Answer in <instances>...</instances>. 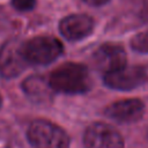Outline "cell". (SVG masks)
<instances>
[{
	"mask_svg": "<svg viewBox=\"0 0 148 148\" xmlns=\"http://www.w3.org/2000/svg\"><path fill=\"white\" fill-rule=\"evenodd\" d=\"M49 82L54 91L69 95L87 92L92 84L88 68L75 62H66L53 69Z\"/></svg>",
	"mask_w": 148,
	"mask_h": 148,
	"instance_id": "obj_1",
	"label": "cell"
},
{
	"mask_svg": "<svg viewBox=\"0 0 148 148\" xmlns=\"http://www.w3.org/2000/svg\"><path fill=\"white\" fill-rule=\"evenodd\" d=\"M140 17H141L143 21L148 22V0L142 5V8H141V10H140Z\"/></svg>",
	"mask_w": 148,
	"mask_h": 148,
	"instance_id": "obj_13",
	"label": "cell"
},
{
	"mask_svg": "<svg viewBox=\"0 0 148 148\" xmlns=\"http://www.w3.org/2000/svg\"><path fill=\"white\" fill-rule=\"evenodd\" d=\"M87 3L91 5V6H101V5H104L106 2H109L110 0H84Z\"/></svg>",
	"mask_w": 148,
	"mask_h": 148,
	"instance_id": "obj_14",
	"label": "cell"
},
{
	"mask_svg": "<svg viewBox=\"0 0 148 148\" xmlns=\"http://www.w3.org/2000/svg\"><path fill=\"white\" fill-rule=\"evenodd\" d=\"M23 53L28 64L47 65L62 53V44L50 36H37L23 43Z\"/></svg>",
	"mask_w": 148,
	"mask_h": 148,
	"instance_id": "obj_3",
	"label": "cell"
},
{
	"mask_svg": "<svg viewBox=\"0 0 148 148\" xmlns=\"http://www.w3.org/2000/svg\"><path fill=\"white\" fill-rule=\"evenodd\" d=\"M131 46L136 52L148 53V30L135 35L131 39Z\"/></svg>",
	"mask_w": 148,
	"mask_h": 148,
	"instance_id": "obj_11",
	"label": "cell"
},
{
	"mask_svg": "<svg viewBox=\"0 0 148 148\" xmlns=\"http://www.w3.org/2000/svg\"><path fill=\"white\" fill-rule=\"evenodd\" d=\"M94 21L86 14H73L64 17L59 23V31L68 40H80L91 34Z\"/></svg>",
	"mask_w": 148,
	"mask_h": 148,
	"instance_id": "obj_9",
	"label": "cell"
},
{
	"mask_svg": "<svg viewBox=\"0 0 148 148\" xmlns=\"http://www.w3.org/2000/svg\"><path fill=\"white\" fill-rule=\"evenodd\" d=\"M12 5L17 10L28 12L34 9L36 6V0H12Z\"/></svg>",
	"mask_w": 148,
	"mask_h": 148,
	"instance_id": "obj_12",
	"label": "cell"
},
{
	"mask_svg": "<svg viewBox=\"0 0 148 148\" xmlns=\"http://www.w3.org/2000/svg\"><path fill=\"white\" fill-rule=\"evenodd\" d=\"M86 148H124V140L119 132L104 123H94L84 132Z\"/></svg>",
	"mask_w": 148,
	"mask_h": 148,
	"instance_id": "obj_6",
	"label": "cell"
},
{
	"mask_svg": "<svg viewBox=\"0 0 148 148\" xmlns=\"http://www.w3.org/2000/svg\"><path fill=\"white\" fill-rule=\"evenodd\" d=\"M145 113V104L142 101L136 98H130V99H123L114 102L110 104L105 109V114L110 119L123 123V124H130L135 123L142 118Z\"/></svg>",
	"mask_w": 148,
	"mask_h": 148,
	"instance_id": "obj_8",
	"label": "cell"
},
{
	"mask_svg": "<svg viewBox=\"0 0 148 148\" xmlns=\"http://www.w3.org/2000/svg\"><path fill=\"white\" fill-rule=\"evenodd\" d=\"M22 89L32 102L39 104L50 103L54 92L50 82L40 75H31L27 77L22 83Z\"/></svg>",
	"mask_w": 148,
	"mask_h": 148,
	"instance_id": "obj_10",
	"label": "cell"
},
{
	"mask_svg": "<svg viewBox=\"0 0 148 148\" xmlns=\"http://www.w3.org/2000/svg\"><path fill=\"white\" fill-rule=\"evenodd\" d=\"M94 64L103 73L108 74L126 66V52L117 44L106 43L101 45L94 53Z\"/></svg>",
	"mask_w": 148,
	"mask_h": 148,
	"instance_id": "obj_7",
	"label": "cell"
},
{
	"mask_svg": "<svg viewBox=\"0 0 148 148\" xmlns=\"http://www.w3.org/2000/svg\"><path fill=\"white\" fill-rule=\"evenodd\" d=\"M1 104H2V98H1V96H0V106H1Z\"/></svg>",
	"mask_w": 148,
	"mask_h": 148,
	"instance_id": "obj_15",
	"label": "cell"
},
{
	"mask_svg": "<svg viewBox=\"0 0 148 148\" xmlns=\"http://www.w3.org/2000/svg\"><path fill=\"white\" fill-rule=\"evenodd\" d=\"M28 140L34 148H68L69 146V138L61 127L42 119L31 123Z\"/></svg>",
	"mask_w": 148,
	"mask_h": 148,
	"instance_id": "obj_2",
	"label": "cell"
},
{
	"mask_svg": "<svg viewBox=\"0 0 148 148\" xmlns=\"http://www.w3.org/2000/svg\"><path fill=\"white\" fill-rule=\"evenodd\" d=\"M148 81V66H124L104 75V83L117 90H132Z\"/></svg>",
	"mask_w": 148,
	"mask_h": 148,
	"instance_id": "obj_5",
	"label": "cell"
},
{
	"mask_svg": "<svg viewBox=\"0 0 148 148\" xmlns=\"http://www.w3.org/2000/svg\"><path fill=\"white\" fill-rule=\"evenodd\" d=\"M28 61L23 53V43L18 39H9L0 47V75L12 79L20 75Z\"/></svg>",
	"mask_w": 148,
	"mask_h": 148,
	"instance_id": "obj_4",
	"label": "cell"
}]
</instances>
